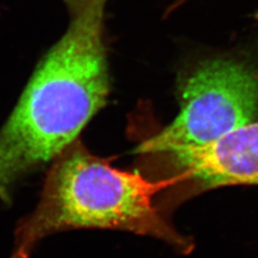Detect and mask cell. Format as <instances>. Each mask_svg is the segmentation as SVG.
Masks as SVG:
<instances>
[{
	"label": "cell",
	"mask_w": 258,
	"mask_h": 258,
	"mask_svg": "<svg viewBox=\"0 0 258 258\" xmlns=\"http://www.w3.org/2000/svg\"><path fill=\"white\" fill-rule=\"evenodd\" d=\"M107 0L81 3L66 34L39 63L0 129V201L58 157L107 101L109 75L102 40Z\"/></svg>",
	"instance_id": "1"
},
{
	"label": "cell",
	"mask_w": 258,
	"mask_h": 258,
	"mask_svg": "<svg viewBox=\"0 0 258 258\" xmlns=\"http://www.w3.org/2000/svg\"><path fill=\"white\" fill-rule=\"evenodd\" d=\"M169 185L112 167L76 141L53 160L37 207L15 230L11 258H29L48 236L80 228L135 232L188 253L192 242L165 220L154 203Z\"/></svg>",
	"instance_id": "2"
},
{
	"label": "cell",
	"mask_w": 258,
	"mask_h": 258,
	"mask_svg": "<svg viewBox=\"0 0 258 258\" xmlns=\"http://www.w3.org/2000/svg\"><path fill=\"white\" fill-rule=\"evenodd\" d=\"M179 114L139 145L155 154L211 142L258 117V72L243 61L215 58L200 62L182 79Z\"/></svg>",
	"instance_id": "3"
},
{
	"label": "cell",
	"mask_w": 258,
	"mask_h": 258,
	"mask_svg": "<svg viewBox=\"0 0 258 258\" xmlns=\"http://www.w3.org/2000/svg\"><path fill=\"white\" fill-rule=\"evenodd\" d=\"M142 156L156 159L173 172L163 179L170 186L181 183L192 192L231 185H258V122L198 147Z\"/></svg>",
	"instance_id": "4"
},
{
	"label": "cell",
	"mask_w": 258,
	"mask_h": 258,
	"mask_svg": "<svg viewBox=\"0 0 258 258\" xmlns=\"http://www.w3.org/2000/svg\"><path fill=\"white\" fill-rule=\"evenodd\" d=\"M183 2H186V0H182V2H180V3H177V4H176V5H175V6H174V7H173V8H176V7H177V6H179V5H181V4H182V3H183Z\"/></svg>",
	"instance_id": "5"
},
{
	"label": "cell",
	"mask_w": 258,
	"mask_h": 258,
	"mask_svg": "<svg viewBox=\"0 0 258 258\" xmlns=\"http://www.w3.org/2000/svg\"><path fill=\"white\" fill-rule=\"evenodd\" d=\"M71 2H76V3L80 2V3H82V2H85V0H71Z\"/></svg>",
	"instance_id": "6"
}]
</instances>
